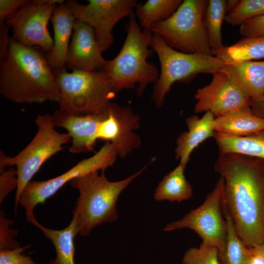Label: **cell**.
Here are the masks:
<instances>
[{"instance_id": "1", "label": "cell", "mask_w": 264, "mask_h": 264, "mask_svg": "<svg viewBox=\"0 0 264 264\" xmlns=\"http://www.w3.org/2000/svg\"><path fill=\"white\" fill-rule=\"evenodd\" d=\"M214 169L224 179L222 206L249 247L264 242V159L219 154Z\"/></svg>"}, {"instance_id": "2", "label": "cell", "mask_w": 264, "mask_h": 264, "mask_svg": "<svg viewBox=\"0 0 264 264\" xmlns=\"http://www.w3.org/2000/svg\"><path fill=\"white\" fill-rule=\"evenodd\" d=\"M0 93L19 104L58 103L60 100L55 73L46 57L36 47L22 45L12 37L0 61Z\"/></svg>"}, {"instance_id": "3", "label": "cell", "mask_w": 264, "mask_h": 264, "mask_svg": "<svg viewBox=\"0 0 264 264\" xmlns=\"http://www.w3.org/2000/svg\"><path fill=\"white\" fill-rule=\"evenodd\" d=\"M125 26L127 35L118 54L107 60L102 69L107 74L115 93L124 89L134 88L141 96L146 87L158 79L160 71L148 58L153 54L151 47L153 33L142 29L134 11Z\"/></svg>"}, {"instance_id": "4", "label": "cell", "mask_w": 264, "mask_h": 264, "mask_svg": "<svg viewBox=\"0 0 264 264\" xmlns=\"http://www.w3.org/2000/svg\"><path fill=\"white\" fill-rule=\"evenodd\" d=\"M117 181H110L104 172H94L75 178L70 182L79 196L73 210L78 234L83 237L103 223L112 222L118 218L116 204L122 192L144 170Z\"/></svg>"}, {"instance_id": "5", "label": "cell", "mask_w": 264, "mask_h": 264, "mask_svg": "<svg viewBox=\"0 0 264 264\" xmlns=\"http://www.w3.org/2000/svg\"><path fill=\"white\" fill-rule=\"evenodd\" d=\"M59 90V110L74 115L97 114L104 112L116 93L102 69L54 71Z\"/></svg>"}, {"instance_id": "6", "label": "cell", "mask_w": 264, "mask_h": 264, "mask_svg": "<svg viewBox=\"0 0 264 264\" xmlns=\"http://www.w3.org/2000/svg\"><path fill=\"white\" fill-rule=\"evenodd\" d=\"M151 47L157 54L160 65L159 77L154 83L151 96L157 107L163 104L165 97L174 83H189L200 73L213 75L227 65L213 55L176 50L157 34L153 33Z\"/></svg>"}, {"instance_id": "7", "label": "cell", "mask_w": 264, "mask_h": 264, "mask_svg": "<svg viewBox=\"0 0 264 264\" xmlns=\"http://www.w3.org/2000/svg\"><path fill=\"white\" fill-rule=\"evenodd\" d=\"M35 123L38 127L36 134L26 147L13 157L0 152V170L7 166H16L18 179L14 207L16 212L21 195L41 166L51 156L61 151L64 145L71 142L67 132H58L53 115H38Z\"/></svg>"}, {"instance_id": "8", "label": "cell", "mask_w": 264, "mask_h": 264, "mask_svg": "<svg viewBox=\"0 0 264 264\" xmlns=\"http://www.w3.org/2000/svg\"><path fill=\"white\" fill-rule=\"evenodd\" d=\"M207 3L206 0H183L170 18L153 25L149 31L178 51L212 55L203 23Z\"/></svg>"}, {"instance_id": "9", "label": "cell", "mask_w": 264, "mask_h": 264, "mask_svg": "<svg viewBox=\"0 0 264 264\" xmlns=\"http://www.w3.org/2000/svg\"><path fill=\"white\" fill-rule=\"evenodd\" d=\"M117 151L110 142H106L94 155L84 159L65 173L46 180L30 181L22 193L19 204L25 210L26 219L35 226L38 223L34 210L35 206L43 203L60 189L73 179L94 172L106 169L114 163Z\"/></svg>"}, {"instance_id": "10", "label": "cell", "mask_w": 264, "mask_h": 264, "mask_svg": "<svg viewBox=\"0 0 264 264\" xmlns=\"http://www.w3.org/2000/svg\"><path fill=\"white\" fill-rule=\"evenodd\" d=\"M224 179L220 176L213 190L204 202L191 210L182 219L168 223L163 230L172 231L188 228L196 233L202 242L215 246L219 254L222 252L225 243V220L221 214Z\"/></svg>"}, {"instance_id": "11", "label": "cell", "mask_w": 264, "mask_h": 264, "mask_svg": "<svg viewBox=\"0 0 264 264\" xmlns=\"http://www.w3.org/2000/svg\"><path fill=\"white\" fill-rule=\"evenodd\" d=\"M65 3L76 20L93 29L103 52L113 44L114 26L121 19L130 16L137 2L135 0H88V4H82L76 0H68Z\"/></svg>"}, {"instance_id": "12", "label": "cell", "mask_w": 264, "mask_h": 264, "mask_svg": "<svg viewBox=\"0 0 264 264\" xmlns=\"http://www.w3.org/2000/svg\"><path fill=\"white\" fill-rule=\"evenodd\" d=\"M63 0H28L6 22L12 27L13 37L19 44L38 46L49 53L53 46L47 28L54 9Z\"/></svg>"}, {"instance_id": "13", "label": "cell", "mask_w": 264, "mask_h": 264, "mask_svg": "<svg viewBox=\"0 0 264 264\" xmlns=\"http://www.w3.org/2000/svg\"><path fill=\"white\" fill-rule=\"evenodd\" d=\"M196 113L209 112L215 118L250 107V98L223 72L213 74L211 82L195 95Z\"/></svg>"}, {"instance_id": "14", "label": "cell", "mask_w": 264, "mask_h": 264, "mask_svg": "<svg viewBox=\"0 0 264 264\" xmlns=\"http://www.w3.org/2000/svg\"><path fill=\"white\" fill-rule=\"evenodd\" d=\"M139 118L131 107L111 103L99 125L96 139L110 142L124 157L140 146L139 137L134 132L139 126Z\"/></svg>"}, {"instance_id": "15", "label": "cell", "mask_w": 264, "mask_h": 264, "mask_svg": "<svg viewBox=\"0 0 264 264\" xmlns=\"http://www.w3.org/2000/svg\"><path fill=\"white\" fill-rule=\"evenodd\" d=\"M102 53L93 29L85 22L76 19L66 66L72 70H101L107 62Z\"/></svg>"}, {"instance_id": "16", "label": "cell", "mask_w": 264, "mask_h": 264, "mask_svg": "<svg viewBox=\"0 0 264 264\" xmlns=\"http://www.w3.org/2000/svg\"><path fill=\"white\" fill-rule=\"evenodd\" d=\"M106 111L97 114L74 115L59 110L54 113L55 126L65 129L71 137L70 152L76 154L93 150L97 140V129Z\"/></svg>"}, {"instance_id": "17", "label": "cell", "mask_w": 264, "mask_h": 264, "mask_svg": "<svg viewBox=\"0 0 264 264\" xmlns=\"http://www.w3.org/2000/svg\"><path fill=\"white\" fill-rule=\"evenodd\" d=\"M50 20L54 30V44L46 58L51 67L56 71L64 69L66 66L70 39L76 19L64 3L56 6Z\"/></svg>"}, {"instance_id": "18", "label": "cell", "mask_w": 264, "mask_h": 264, "mask_svg": "<svg viewBox=\"0 0 264 264\" xmlns=\"http://www.w3.org/2000/svg\"><path fill=\"white\" fill-rule=\"evenodd\" d=\"M250 99L260 102L264 97V61H247L228 64L219 70Z\"/></svg>"}, {"instance_id": "19", "label": "cell", "mask_w": 264, "mask_h": 264, "mask_svg": "<svg viewBox=\"0 0 264 264\" xmlns=\"http://www.w3.org/2000/svg\"><path fill=\"white\" fill-rule=\"evenodd\" d=\"M215 117L209 112L201 117L192 115L186 119L188 131L182 132L176 140V157L186 165L193 151L206 139L214 137L213 122Z\"/></svg>"}, {"instance_id": "20", "label": "cell", "mask_w": 264, "mask_h": 264, "mask_svg": "<svg viewBox=\"0 0 264 264\" xmlns=\"http://www.w3.org/2000/svg\"><path fill=\"white\" fill-rule=\"evenodd\" d=\"M215 132L234 136H245L264 130V118L257 115L250 107L216 117Z\"/></svg>"}, {"instance_id": "21", "label": "cell", "mask_w": 264, "mask_h": 264, "mask_svg": "<svg viewBox=\"0 0 264 264\" xmlns=\"http://www.w3.org/2000/svg\"><path fill=\"white\" fill-rule=\"evenodd\" d=\"M219 154L234 153L264 159V130L245 136L215 132Z\"/></svg>"}, {"instance_id": "22", "label": "cell", "mask_w": 264, "mask_h": 264, "mask_svg": "<svg viewBox=\"0 0 264 264\" xmlns=\"http://www.w3.org/2000/svg\"><path fill=\"white\" fill-rule=\"evenodd\" d=\"M186 166L179 163L164 177L155 189L154 194L155 200L181 202L192 197V187L184 174Z\"/></svg>"}, {"instance_id": "23", "label": "cell", "mask_w": 264, "mask_h": 264, "mask_svg": "<svg viewBox=\"0 0 264 264\" xmlns=\"http://www.w3.org/2000/svg\"><path fill=\"white\" fill-rule=\"evenodd\" d=\"M36 226L51 241L55 247L56 257L48 264H75L74 238L78 230L73 219L66 227L61 230L48 229L39 223Z\"/></svg>"}, {"instance_id": "24", "label": "cell", "mask_w": 264, "mask_h": 264, "mask_svg": "<svg viewBox=\"0 0 264 264\" xmlns=\"http://www.w3.org/2000/svg\"><path fill=\"white\" fill-rule=\"evenodd\" d=\"M212 55L227 65L264 58V36L244 37L235 44L215 52Z\"/></svg>"}, {"instance_id": "25", "label": "cell", "mask_w": 264, "mask_h": 264, "mask_svg": "<svg viewBox=\"0 0 264 264\" xmlns=\"http://www.w3.org/2000/svg\"><path fill=\"white\" fill-rule=\"evenodd\" d=\"M227 0H209L203 17L205 28L212 55L223 49L221 27L226 16Z\"/></svg>"}, {"instance_id": "26", "label": "cell", "mask_w": 264, "mask_h": 264, "mask_svg": "<svg viewBox=\"0 0 264 264\" xmlns=\"http://www.w3.org/2000/svg\"><path fill=\"white\" fill-rule=\"evenodd\" d=\"M182 0H148L135 7V16L140 26L149 30L152 26L170 18L177 10Z\"/></svg>"}, {"instance_id": "27", "label": "cell", "mask_w": 264, "mask_h": 264, "mask_svg": "<svg viewBox=\"0 0 264 264\" xmlns=\"http://www.w3.org/2000/svg\"><path fill=\"white\" fill-rule=\"evenodd\" d=\"M225 218L226 236L222 252L219 254L220 264H247L250 247L238 236L232 220L222 206Z\"/></svg>"}, {"instance_id": "28", "label": "cell", "mask_w": 264, "mask_h": 264, "mask_svg": "<svg viewBox=\"0 0 264 264\" xmlns=\"http://www.w3.org/2000/svg\"><path fill=\"white\" fill-rule=\"evenodd\" d=\"M264 14V0H241L226 15L225 22L231 26L241 25L244 22Z\"/></svg>"}, {"instance_id": "29", "label": "cell", "mask_w": 264, "mask_h": 264, "mask_svg": "<svg viewBox=\"0 0 264 264\" xmlns=\"http://www.w3.org/2000/svg\"><path fill=\"white\" fill-rule=\"evenodd\" d=\"M182 262V264H220L218 249L202 242L198 247H193L186 250Z\"/></svg>"}, {"instance_id": "30", "label": "cell", "mask_w": 264, "mask_h": 264, "mask_svg": "<svg viewBox=\"0 0 264 264\" xmlns=\"http://www.w3.org/2000/svg\"><path fill=\"white\" fill-rule=\"evenodd\" d=\"M13 223V220L6 218L4 212L0 210V251L20 247L19 243L14 239V238L18 235V231L10 227Z\"/></svg>"}, {"instance_id": "31", "label": "cell", "mask_w": 264, "mask_h": 264, "mask_svg": "<svg viewBox=\"0 0 264 264\" xmlns=\"http://www.w3.org/2000/svg\"><path fill=\"white\" fill-rule=\"evenodd\" d=\"M30 246L25 245L13 249L0 251V264H37L31 256L22 254Z\"/></svg>"}, {"instance_id": "32", "label": "cell", "mask_w": 264, "mask_h": 264, "mask_svg": "<svg viewBox=\"0 0 264 264\" xmlns=\"http://www.w3.org/2000/svg\"><path fill=\"white\" fill-rule=\"evenodd\" d=\"M18 179L16 169L10 168L7 170H0V203L12 191L17 190Z\"/></svg>"}, {"instance_id": "33", "label": "cell", "mask_w": 264, "mask_h": 264, "mask_svg": "<svg viewBox=\"0 0 264 264\" xmlns=\"http://www.w3.org/2000/svg\"><path fill=\"white\" fill-rule=\"evenodd\" d=\"M239 32L244 37L264 36V14L243 22Z\"/></svg>"}, {"instance_id": "34", "label": "cell", "mask_w": 264, "mask_h": 264, "mask_svg": "<svg viewBox=\"0 0 264 264\" xmlns=\"http://www.w3.org/2000/svg\"><path fill=\"white\" fill-rule=\"evenodd\" d=\"M28 0H0V22H6Z\"/></svg>"}, {"instance_id": "35", "label": "cell", "mask_w": 264, "mask_h": 264, "mask_svg": "<svg viewBox=\"0 0 264 264\" xmlns=\"http://www.w3.org/2000/svg\"><path fill=\"white\" fill-rule=\"evenodd\" d=\"M10 27L6 22H0V61L3 59L7 50L10 38L8 31Z\"/></svg>"}, {"instance_id": "36", "label": "cell", "mask_w": 264, "mask_h": 264, "mask_svg": "<svg viewBox=\"0 0 264 264\" xmlns=\"http://www.w3.org/2000/svg\"><path fill=\"white\" fill-rule=\"evenodd\" d=\"M247 264H264V254L258 246L250 247Z\"/></svg>"}, {"instance_id": "37", "label": "cell", "mask_w": 264, "mask_h": 264, "mask_svg": "<svg viewBox=\"0 0 264 264\" xmlns=\"http://www.w3.org/2000/svg\"><path fill=\"white\" fill-rule=\"evenodd\" d=\"M250 107L253 111L258 116L264 118V97L260 102L251 101Z\"/></svg>"}, {"instance_id": "38", "label": "cell", "mask_w": 264, "mask_h": 264, "mask_svg": "<svg viewBox=\"0 0 264 264\" xmlns=\"http://www.w3.org/2000/svg\"><path fill=\"white\" fill-rule=\"evenodd\" d=\"M258 247L260 249V250L263 252V254H264V242L260 245L258 246Z\"/></svg>"}]
</instances>
